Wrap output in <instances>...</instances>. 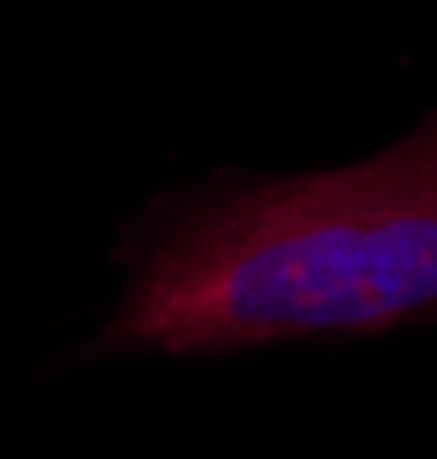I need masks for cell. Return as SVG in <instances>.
I'll use <instances>...</instances> for the list:
<instances>
[{"label": "cell", "instance_id": "1", "mask_svg": "<svg viewBox=\"0 0 437 459\" xmlns=\"http://www.w3.org/2000/svg\"><path fill=\"white\" fill-rule=\"evenodd\" d=\"M437 318V118L351 169L178 214L105 327L109 351H241Z\"/></svg>", "mask_w": 437, "mask_h": 459}]
</instances>
